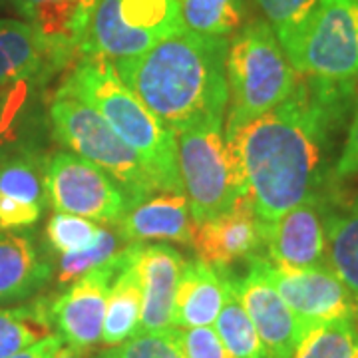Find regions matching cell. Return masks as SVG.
<instances>
[{
    "label": "cell",
    "mask_w": 358,
    "mask_h": 358,
    "mask_svg": "<svg viewBox=\"0 0 358 358\" xmlns=\"http://www.w3.org/2000/svg\"><path fill=\"white\" fill-rule=\"evenodd\" d=\"M141 282V320L138 333H157L173 327V308L185 259L167 245H143L136 255Z\"/></svg>",
    "instance_id": "cell-15"
},
{
    "label": "cell",
    "mask_w": 358,
    "mask_h": 358,
    "mask_svg": "<svg viewBox=\"0 0 358 358\" xmlns=\"http://www.w3.org/2000/svg\"><path fill=\"white\" fill-rule=\"evenodd\" d=\"M100 0H14L16 10L36 28L60 70L80 56Z\"/></svg>",
    "instance_id": "cell-17"
},
{
    "label": "cell",
    "mask_w": 358,
    "mask_h": 358,
    "mask_svg": "<svg viewBox=\"0 0 358 358\" xmlns=\"http://www.w3.org/2000/svg\"><path fill=\"white\" fill-rule=\"evenodd\" d=\"M134 261L115 277L108 293L102 327V345L106 346L120 345L140 331L141 282Z\"/></svg>",
    "instance_id": "cell-23"
},
{
    "label": "cell",
    "mask_w": 358,
    "mask_h": 358,
    "mask_svg": "<svg viewBox=\"0 0 358 358\" xmlns=\"http://www.w3.org/2000/svg\"><path fill=\"white\" fill-rule=\"evenodd\" d=\"M229 112L225 136L285 102L299 72L282 50L273 26L263 20L243 24L229 42L225 58Z\"/></svg>",
    "instance_id": "cell-4"
},
{
    "label": "cell",
    "mask_w": 358,
    "mask_h": 358,
    "mask_svg": "<svg viewBox=\"0 0 358 358\" xmlns=\"http://www.w3.org/2000/svg\"><path fill=\"white\" fill-rule=\"evenodd\" d=\"M128 241L122 237V233L112 227H102L100 235L94 243L74 253L58 255L54 265V275L60 285H72L80 277L88 275L90 271L102 267L110 263L114 257H117L126 249Z\"/></svg>",
    "instance_id": "cell-27"
},
{
    "label": "cell",
    "mask_w": 358,
    "mask_h": 358,
    "mask_svg": "<svg viewBox=\"0 0 358 358\" xmlns=\"http://www.w3.org/2000/svg\"><path fill=\"white\" fill-rule=\"evenodd\" d=\"M44 183L54 211L102 225H117L134 205L128 192L110 173L72 152L52 155L46 162Z\"/></svg>",
    "instance_id": "cell-9"
},
{
    "label": "cell",
    "mask_w": 358,
    "mask_h": 358,
    "mask_svg": "<svg viewBox=\"0 0 358 358\" xmlns=\"http://www.w3.org/2000/svg\"><path fill=\"white\" fill-rule=\"evenodd\" d=\"M357 348L355 320H331L313 327L299 343L293 358H355Z\"/></svg>",
    "instance_id": "cell-28"
},
{
    "label": "cell",
    "mask_w": 358,
    "mask_h": 358,
    "mask_svg": "<svg viewBox=\"0 0 358 358\" xmlns=\"http://www.w3.org/2000/svg\"><path fill=\"white\" fill-rule=\"evenodd\" d=\"M141 243H128L110 263L90 271L74 281L64 293L48 303L52 329L62 336L64 345L88 355L102 345V327L110 287L115 277L131 265Z\"/></svg>",
    "instance_id": "cell-10"
},
{
    "label": "cell",
    "mask_w": 358,
    "mask_h": 358,
    "mask_svg": "<svg viewBox=\"0 0 358 358\" xmlns=\"http://www.w3.org/2000/svg\"><path fill=\"white\" fill-rule=\"evenodd\" d=\"M263 268L307 333L322 322L357 319V299L329 265L285 268L273 265L267 257H263Z\"/></svg>",
    "instance_id": "cell-11"
},
{
    "label": "cell",
    "mask_w": 358,
    "mask_h": 358,
    "mask_svg": "<svg viewBox=\"0 0 358 358\" xmlns=\"http://www.w3.org/2000/svg\"><path fill=\"white\" fill-rule=\"evenodd\" d=\"M30 90L32 86H20L0 98V157L6 155L8 143L16 140V126L28 103Z\"/></svg>",
    "instance_id": "cell-33"
},
{
    "label": "cell",
    "mask_w": 358,
    "mask_h": 358,
    "mask_svg": "<svg viewBox=\"0 0 358 358\" xmlns=\"http://www.w3.org/2000/svg\"><path fill=\"white\" fill-rule=\"evenodd\" d=\"M358 84L299 74L291 96L225 136L245 197L265 225L320 197L334 140L357 102Z\"/></svg>",
    "instance_id": "cell-1"
},
{
    "label": "cell",
    "mask_w": 358,
    "mask_h": 358,
    "mask_svg": "<svg viewBox=\"0 0 358 358\" xmlns=\"http://www.w3.org/2000/svg\"><path fill=\"white\" fill-rule=\"evenodd\" d=\"M227 48L229 38L181 28L152 50L114 64L126 86L178 136L183 129L223 122L229 102Z\"/></svg>",
    "instance_id": "cell-2"
},
{
    "label": "cell",
    "mask_w": 358,
    "mask_h": 358,
    "mask_svg": "<svg viewBox=\"0 0 358 358\" xmlns=\"http://www.w3.org/2000/svg\"><path fill=\"white\" fill-rule=\"evenodd\" d=\"M327 265L358 303V193L341 209L324 211Z\"/></svg>",
    "instance_id": "cell-22"
},
{
    "label": "cell",
    "mask_w": 358,
    "mask_h": 358,
    "mask_svg": "<svg viewBox=\"0 0 358 358\" xmlns=\"http://www.w3.org/2000/svg\"><path fill=\"white\" fill-rule=\"evenodd\" d=\"M265 247L277 267L310 268L327 265V229L320 197H310L267 225Z\"/></svg>",
    "instance_id": "cell-14"
},
{
    "label": "cell",
    "mask_w": 358,
    "mask_h": 358,
    "mask_svg": "<svg viewBox=\"0 0 358 358\" xmlns=\"http://www.w3.org/2000/svg\"><path fill=\"white\" fill-rule=\"evenodd\" d=\"M50 124L56 140L72 154L110 173L128 192L134 203L157 193L138 154L90 103L56 92L50 103Z\"/></svg>",
    "instance_id": "cell-6"
},
{
    "label": "cell",
    "mask_w": 358,
    "mask_h": 358,
    "mask_svg": "<svg viewBox=\"0 0 358 358\" xmlns=\"http://www.w3.org/2000/svg\"><path fill=\"white\" fill-rule=\"evenodd\" d=\"M100 229L102 227L90 219L56 211L46 225V239L56 255H64L90 247L98 239Z\"/></svg>",
    "instance_id": "cell-30"
},
{
    "label": "cell",
    "mask_w": 358,
    "mask_h": 358,
    "mask_svg": "<svg viewBox=\"0 0 358 358\" xmlns=\"http://www.w3.org/2000/svg\"><path fill=\"white\" fill-rule=\"evenodd\" d=\"M58 70L54 54L34 26L0 20V98L20 86L42 84Z\"/></svg>",
    "instance_id": "cell-18"
},
{
    "label": "cell",
    "mask_w": 358,
    "mask_h": 358,
    "mask_svg": "<svg viewBox=\"0 0 358 358\" xmlns=\"http://www.w3.org/2000/svg\"><path fill=\"white\" fill-rule=\"evenodd\" d=\"M233 282L261 336L267 358H293L307 331L268 281L263 268V255L253 257L249 273L243 279L233 277Z\"/></svg>",
    "instance_id": "cell-12"
},
{
    "label": "cell",
    "mask_w": 358,
    "mask_h": 358,
    "mask_svg": "<svg viewBox=\"0 0 358 358\" xmlns=\"http://www.w3.org/2000/svg\"><path fill=\"white\" fill-rule=\"evenodd\" d=\"M334 176L341 179L358 176V96L355 102V114L350 117V126L346 131L343 152L334 164Z\"/></svg>",
    "instance_id": "cell-34"
},
{
    "label": "cell",
    "mask_w": 358,
    "mask_h": 358,
    "mask_svg": "<svg viewBox=\"0 0 358 358\" xmlns=\"http://www.w3.org/2000/svg\"><path fill=\"white\" fill-rule=\"evenodd\" d=\"M279 42L299 74L358 84V0H317Z\"/></svg>",
    "instance_id": "cell-5"
},
{
    "label": "cell",
    "mask_w": 358,
    "mask_h": 358,
    "mask_svg": "<svg viewBox=\"0 0 358 358\" xmlns=\"http://www.w3.org/2000/svg\"><path fill=\"white\" fill-rule=\"evenodd\" d=\"M225 299L215 320V333L233 358H267L255 324L245 310L233 277L225 271Z\"/></svg>",
    "instance_id": "cell-24"
},
{
    "label": "cell",
    "mask_w": 358,
    "mask_h": 358,
    "mask_svg": "<svg viewBox=\"0 0 358 358\" xmlns=\"http://www.w3.org/2000/svg\"><path fill=\"white\" fill-rule=\"evenodd\" d=\"M176 333L185 358H233L211 327L176 329Z\"/></svg>",
    "instance_id": "cell-32"
},
{
    "label": "cell",
    "mask_w": 358,
    "mask_h": 358,
    "mask_svg": "<svg viewBox=\"0 0 358 358\" xmlns=\"http://www.w3.org/2000/svg\"><path fill=\"white\" fill-rule=\"evenodd\" d=\"M46 162L32 152L0 157V231H22L38 223L48 203Z\"/></svg>",
    "instance_id": "cell-16"
},
{
    "label": "cell",
    "mask_w": 358,
    "mask_h": 358,
    "mask_svg": "<svg viewBox=\"0 0 358 358\" xmlns=\"http://www.w3.org/2000/svg\"><path fill=\"white\" fill-rule=\"evenodd\" d=\"M185 28L205 36L229 38L245 24L243 0H178Z\"/></svg>",
    "instance_id": "cell-26"
},
{
    "label": "cell",
    "mask_w": 358,
    "mask_h": 358,
    "mask_svg": "<svg viewBox=\"0 0 358 358\" xmlns=\"http://www.w3.org/2000/svg\"><path fill=\"white\" fill-rule=\"evenodd\" d=\"M52 358H86L84 352H80L76 348H72V346L68 345H62L58 350H56V355Z\"/></svg>",
    "instance_id": "cell-36"
},
{
    "label": "cell",
    "mask_w": 358,
    "mask_h": 358,
    "mask_svg": "<svg viewBox=\"0 0 358 358\" xmlns=\"http://www.w3.org/2000/svg\"><path fill=\"white\" fill-rule=\"evenodd\" d=\"M46 299L20 307L0 308V358H10L40 338L52 334Z\"/></svg>",
    "instance_id": "cell-25"
},
{
    "label": "cell",
    "mask_w": 358,
    "mask_h": 358,
    "mask_svg": "<svg viewBox=\"0 0 358 358\" xmlns=\"http://www.w3.org/2000/svg\"><path fill=\"white\" fill-rule=\"evenodd\" d=\"M115 227L128 243L173 241L192 245L195 221L185 193L159 192V195L154 193L131 205Z\"/></svg>",
    "instance_id": "cell-19"
},
{
    "label": "cell",
    "mask_w": 358,
    "mask_h": 358,
    "mask_svg": "<svg viewBox=\"0 0 358 358\" xmlns=\"http://www.w3.org/2000/svg\"><path fill=\"white\" fill-rule=\"evenodd\" d=\"M58 92L96 108L115 134L138 154L157 192L183 193L178 138L126 86L115 64L102 56H78Z\"/></svg>",
    "instance_id": "cell-3"
},
{
    "label": "cell",
    "mask_w": 358,
    "mask_h": 358,
    "mask_svg": "<svg viewBox=\"0 0 358 358\" xmlns=\"http://www.w3.org/2000/svg\"><path fill=\"white\" fill-rule=\"evenodd\" d=\"M225 271L203 261H185L176 294L173 327L195 329L215 324L225 299Z\"/></svg>",
    "instance_id": "cell-21"
},
{
    "label": "cell",
    "mask_w": 358,
    "mask_h": 358,
    "mask_svg": "<svg viewBox=\"0 0 358 358\" xmlns=\"http://www.w3.org/2000/svg\"><path fill=\"white\" fill-rule=\"evenodd\" d=\"M52 275L54 265L28 231H0V305L34 296Z\"/></svg>",
    "instance_id": "cell-20"
},
{
    "label": "cell",
    "mask_w": 358,
    "mask_h": 358,
    "mask_svg": "<svg viewBox=\"0 0 358 358\" xmlns=\"http://www.w3.org/2000/svg\"><path fill=\"white\" fill-rule=\"evenodd\" d=\"M96 358H185L176 329L138 333L115 346H108Z\"/></svg>",
    "instance_id": "cell-29"
},
{
    "label": "cell",
    "mask_w": 358,
    "mask_h": 358,
    "mask_svg": "<svg viewBox=\"0 0 358 358\" xmlns=\"http://www.w3.org/2000/svg\"><path fill=\"white\" fill-rule=\"evenodd\" d=\"M355 358H358V348H357V352H355Z\"/></svg>",
    "instance_id": "cell-37"
},
{
    "label": "cell",
    "mask_w": 358,
    "mask_h": 358,
    "mask_svg": "<svg viewBox=\"0 0 358 358\" xmlns=\"http://www.w3.org/2000/svg\"><path fill=\"white\" fill-rule=\"evenodd\" d=\"M255 2L267 16L268 24L273 26L277 38H282L291 30H294L317 4V0H255Z\"/></svg>",
    "instance_id": "cell-31"
},
{
    "label": "cell",
    "mask_w": 358,
    "mask_h": 358,
    "mask_svg": "<svg viewBox=\"0 0 358 358\" xmlns=\"http://www.w3.org/2000/svg\"><path fill=\"white\" fill-rule=\"evenodd\" d=\"M62 345H64L62 336L58 333H52L48 336H44V338H40L38 343H34V345L24 348V350L16 352L10 358H52Z\"/></svg>",
    "instance_id": "cell-35"
},
{
    "label": "cell",
    "mask_w": 358,
    "mask_h": 358,
    "mask_svg": "<svg viewBox=\"0 0 358 358\" xmlns=\"http://www.w3.org/2000/svg\"><path fill=\"white\" fill-rule=\"evenodd\" d=\"M267 225L257 217L253 203L241 195L235 205L217 217L197 223L193 229V249L197 259L219 271L259 255L265 247Z\"/></svg>",
    "instance_id": "cell-13"
},
{
    "label": "cell",
    "mask_w": 358,
    "mask_h": 358,
    "mask_svg": "<svg viewBox=\"0 0 358 358\" xmlns=\"http://www.w3.org/2000/svg\"><path fill=\"white\" fill-rule=\"evenodd\" d=\"M176 138L179 176L195 225L225 213L245 193L223 122L183 129Z\"/></svg>",
    "instance_id": "cell-7"
},
{
    "label": "cell",
    "mask_w": 358,
    "mask_h": 358,
    "mask_svg": "<svg viewBox=\"0 0 358 358\" xmlns=\"http://www.w3.org/2000/svg\"><path fill=\"white\" fill-rule=\"evenodd\" d=\"M181 28L178 0H100L80 56L136 58Z\"/></svg>",
    "instance_id": "cell-8"
}]
</instances>
